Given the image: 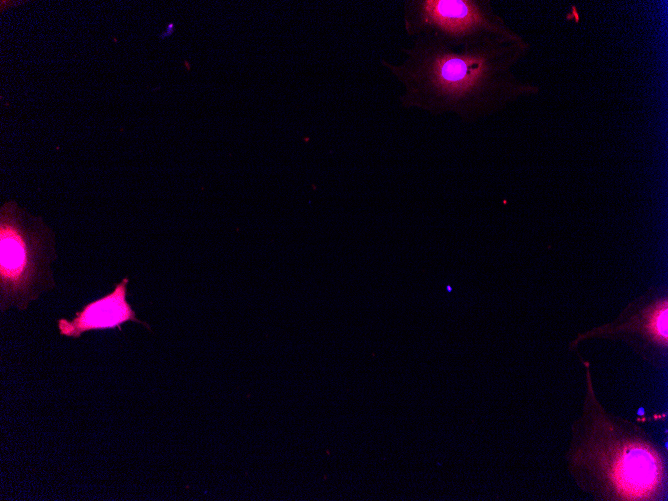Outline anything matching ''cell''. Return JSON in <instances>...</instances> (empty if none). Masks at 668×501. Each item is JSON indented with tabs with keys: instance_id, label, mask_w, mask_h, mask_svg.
<instances>
[{
	"instance_id": "cell-1",
	"label": "cell",
	"mask_w": 668,
	"mask_h": 501,
	"mask_svg": "<svg viewBox=\"0 0 668 501\" xmlns=\"http://www.w3.org/2000/svg\"><path fill=\"white\" fill-rule=\"evenodd\" d=\"M528 50L525 40L453 47L414 39L402 62L384 64L404 88L400 100L405 107L475 121L539 92L513 72Z\"/></svg>"
},
{
	"instance_id": "cell-2",
	"label": "cell",
	"mask_w": 668,
	"mask_h": 501,
	"mask_svg": "<svg viewBox=\"0 0 668 501\" xmlns=\"http://www.w3.org/2000/svg\"><path fill=\"white\" fill-rule=\"evenodd\" d=\"M575 466L593 475L609 496L619 500H654L665 485V466L655 448L637 435L624 434L604 415H595Z\"/></svg>"
},
{
	"instance_id": "cell-3",
	"label": "cell",
	"mask_w": 668,
	"mask_h": 501,
	"mask_svg": "<svg viewBox=\"0 0 668 501\" xmlns=\"http://www.w3.org/2000/svg\"><path fill=\"white\" fill-rule=\"evenodd\" d=\"M55 235L42 218L15 201L0 208V308L25 310L41 293L55 287L50 263L56 258Z\"/></svg>"
},
{
	"instance_id": "cell-4",
	"label": "cell",
	"mask_w": 668,
	"mask_h": 501,
	"mask_svg": "<svg viewBox=\"0 0 668 501\" xmlns=\"http://www.w3.org/2000/svg\"><path fill=\"white\" fill-rule=\"evenodd\" d=\"M403 22L414 39L453 47L524 41L488 1L411 0L405 2Z\"/></svg>"
},
{
	"instance_id": "cell-5",
	"label": "cell",
	"mask_w": 668,
	"mask_h": 501,
	"mask_svg": "<svg viewBox=\"0 0 668 501\" xmlns=\"http://www.w3.org/2000/svg\"><path fill=\"white\" fill-rule=\"evenodd\" d=\"M129 279L123 278L110 293L85 304L75 313L72 320L61 318L57 321L61 336L79 338L83 333L108 328H118L127 321L142 324L151 330L149 324L139 320L127 301Z\"/></svg>"
},
{
	"instance_id": "cell-6",
	"label": "cell",
	"mask_w": 668,
	"mask_h": 501,
	"mask_svg": "<svg viewBox=\"0 0 668 501\" xmlns=\"http://www.w3.org/2000/svg\"><path fill=\"white\" fill-rule=\"evenodd\" d=\"M667 319L668 300L664 297L631 314L621 322L617 321L615 324L605 325L579 336L576 342L594 334L637 333L646 340L666 348L668 344Z\"/></svg>"
}]
</instances>
